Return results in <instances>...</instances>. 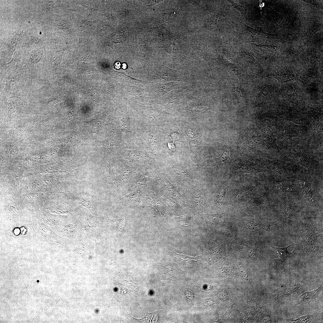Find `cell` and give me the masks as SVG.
<instances>
[{"label":"cell","mask_w":323,"mask_h":323,"mask_svg":"<svg viewBox=\"0 0 323 323\" xmlns=\"http://www.w3.org/2000/svg\"><path fill=\"white\" fill-rule=\"evenodd\" d=\"M175 38H172L170 54L173 61L176 63L186 58L189 52L182 50L180 42Z\"/></svg>","instance_id":"obj_1"},{"label":"cell","mask_w":323,"mask_h":323,"mask_svg":"<svg viewBox=\"0 0 323 323\" xmlns=\"http://www.w3.org/2000/svg\"><path fill=\"white\" fill-rule=\"evenodd\" d=\"M301 283H298L281 291H278L270 297L271 299H276L281 298L290 295L296 292L300 287Z\"/></svg>","instance_id":"obj_5"},{"label":"cell","mask_w":323,"mask_h":323,"mask_svg":"<svg viewBox=\"0 0 323 323\" xmlns=\"http://www.w3.org/2000/svg\"><path fill=\"white\" fill-rule=\"evenodd\" d=\"M323 290V283L317 289L311 291L304 292L298 298L295 305L298 306L307 304L312 301Z\"/></svg>","instance_id":"obj_3"},{"label":"cell","mask_w":323,"mask_h":323,"mask_svg":"<svg viewBox=\"0 0 323 323\" xmlns=\"http://www.w3.org/2000/svg\"><path fill=\"white\" fill-rule=\"evenodd\" d=\"M229 155V152L228 150L224 151L223 153L219 157L215 158L204 162L202 165L205 167L211 166L215 164L224 162L228 158Z\"/></svg>","instance_id":"obj_7"},{"label":"cell","mask_w":323,"mask_h":323,"mask_svg":"<svg viewBox=\"0 0 323 323\" xmlns=\"http://www.w3.org/2000/svg\"><path fill=\"white\" fill-rule=\"evenodd\" d=\"M172 256L174 261L177 263L183 266H190L197 264L200 256L195 257L179 254L172 252Z\"/></svg>","instance_id":"obj_2"},{"label":"cell","mask_w":323,"mask_h":323,"mask_svg":"<svg viewBox=\"0 0 323 323\" xmlns=\"http://www.w3.org/2000/svg\"><path fill=\"white\" fill-rule=\"evenodd\" d=\"M218 294L219 298L222 300H226L228 297V294L223 291H220Z\"/></svg>","instance_id":"obj_17"},{"label":"cell","mask_w":323,"mask_h":323,"mask_svg":"<svg viewBox=\"0 0 323 323\" xmlns=\"http://www.w3.org/2000/svg\"><path fill=\"white\" fill-rule=\"evenodd\" d=\"M313 318L312 315H307L301 316L297 319H288L287 320L293 323H306L312 320Z\"/></svg>","instance_id":"obj_10"},{"label":"cell","mask_w":323,"mask_h":323,"mask_svg":"<svg viewBox=\"0 0 323 323\" xmlns=\"http://www.w3.org/2000/svg\"><path fill=\"white\" fill-rule=\"evenodd\" d=\"M185 296L187 299L190 301H191L194 299L195 294L188 289H186L185 291Z\"/></svg>","instance_id":"obj_14"},{"label":"cell","mask_w":323,"mask_h":323,"mask_svg":"<svg viewBox=\"0 0 323 323\" xmlns=\"http://www.w3.org/2000/svg\"><path fill=\"white\" fill-rule=\"evenodd\" d=\"M226 186L225 185V186H222V187L221 188V189H220V191L219 194L220 196H219L218 198L219 199V201L221 203L223 201L226 193Z\"/></svg>","instance_id":"obj_12"},{"label":"cell","mask_w":323,"mask_h":323,"mask_svg":"<svg viewBox=\"0 0 323 323\" xmlns=\"http://www.w3.org/2000/svg\"><path fill=\"white\" fill-rule=\"evenodd\" d=\"M115 68L117 69H118L120 68V64L119 62H117L115 64Z\"/></svg>","instance_id":"obj_18"},{"label":"cell","mask_w":323,"mask_h":323,"mask_svg":"<svg viewBox=\"0 0 323 323\" xmlns=\"http://www.w3.org/2000/svg\"><path fill=\"white\" fill-rule=\"evenodd\" d=\"M202 303L204 306L207 307L211 306L214 303L213 300L211 298L205 299L203 300Z\"/></svg>","instance_id":"obj_15"},{"label":"cell","mask_w":323,"mask_h":323,"mask_svg":"<svg viewBox=\"0 0 323 323\" xmlns=\"http://www.w3.org/2000/svg\"><path fill=\"white\" fill-rule=\"evenodd\" d=\"M211 106V105L209 104L199 101L197 103L188 106L183 109L191 111L194 113H204L208 110Z\"/></svg>","instance_id":"obj_6"},{"label":"cell","mask_w":323,"mask_h":323,"mask_svg":"<svg viewBox=\"0 0 323 323\" xmlns=\"http://www.w3.org/2000/svg\"><path fill=\"white\" fill-rule=\"evenodd\" d=\"M284 210L285 215L287 216H290L292 214L294 208L292 205L288 202L284 205Z\"/></svg>","instance_id":"obj_11"},{"label":"cell","mask_w":323,"mask_h":323,"mask_svg":"<svg viewBox=\"0 0 323 323\" xmlns=\"http://www.w3.org/2000/svg\"><path fill=\"white\" fill-rule=\"evenodd\" d=\"M124 155L126 158L140 162L148 159V156L146 152L140 149L133 150L124 149Z\"/></svg>","instance_id":"obj_4"},{"label":"cell","mask_w":323,"mask_h":323,"mask_svg":"<svg viewBox=\"0 0 323 323\" xmlns=\"http://www.w3.org/2000/svg\"><path fill=\"white\" fill-rule=\"evenodd\" d=\"M126 222V220L125 218H124L120 221L117 231V233L118 234H121L125 227Z\"/></svg>","instance_id":"obj_13"},{"label":"cell","mask_w":323,"mask_h":323,"mask_svg":"<svg viewBox=\"0 0 323 323\" xmlns=\"http://www.w3.org/2000/svg\"><path fill=\"white\" fill-rule=\"evenodd\" d=\"M234 93L238 97L242 98L244 97V95L242 90L239 88L237 87L234 89Z\"/></svg>","instance_id":"obj_16"},{"label":"cell","mask_w":323,"mask_h":323,"mask_svg":"<svg viewBox=\"0 0 323 323\" xmlns=\"http://www.w3.org/2000/svg\"><path fill=\"white\" fill-rule=\"evenodd\" d=\"M291 245L284 248H279L272 246L273 252L276 256L281 259H284L290 256L291 253L288 251L287 249L290 246L294 245Z\"/></svg>","instance_id":"obj_8"},{"label":"cell","mask_w":323,"mask_h":323,"mask_svg":"<svg viewBox=\"0 0 323 323\" xmlns=\"http://www.w3.org/2000/svg\"><path fill=\"white\" fill-rule=\"evenodd\" d=\"M92 1H84L80 2L79 3V4L82 5L85 7L87 9L89 12V16H91L93 12L96 10H98V7L95 4H94Z\"/></svg>","instance_id":"obj_9"}]
</instances>
